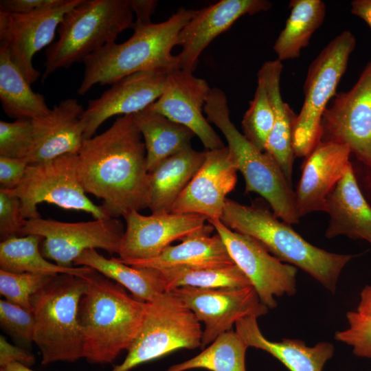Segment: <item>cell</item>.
I'll return each mask as SVG.
<instances>
[{
  "label": "cell",
  "instance_id": "4",
  "mask_svg": "<svg viewBox=\"0 0 371 371\" xmlns=\"http://www.w3.org/2000/svg\"><path fill=\"white\" fill-rule=\"evenodd\" d=\"M221 221L230 229L256 239L282 262L302 269L333 293L341 271L352 258L311 245L291 225L258 205L227 199Z\"/></svg>",
  "mask_w": 371,
  "mask_h": 371
},
{
  "label": "cell",
  "instance_id": "5",
  "mask_svg": "<svg viewBox=\"0 0 371 371\" xmlns=\"http://www.w3.org/2000/svg\"><path fill=\"white\" fill-rule=\"evenodd\" d=\"M130 0H81L64 16L58 38L45 49L42 80L60 69H67L133 28Z\"/></svg>",
  "mask_w": 371,
  "mask_h": 371
},
{
  "label": "cell",
  "instance_id": "39",
  "mask_svg": "<svg viewBox=\"0 0 371 371\" xmlns=\"http://www.w3.org/2000/svg\"><path fill=\"white\" fill-rule=\"evenodd\" d=\"M1 326L14 338L25 344L33 341L34 317L33 312L11 303L0 300Z\"/></svg>",
  "mask_w": 371,
  "mask_h": 371
},
{
  "label": "cell",
  "instance_id": "47",
  "mask_svg": "<svg viewBox=\"0 0 371 371\" xmlns=\"http://www.w3.org/2000/svg\"><path fill=\"white\" fill-rule=\"evenodd\" d=\"M0 371H34L20 363H12L3 367H1Z\"/></svg>",
  "mask_w": 371,
  "mask_h": 371
},
{
  "label": "cell",
  "instance_id": "46",
  "mask_svg": "<svg viewBox=\"0 0 371 371\" xmlns=\"http://www.w3.org/2000/svg\"><path fill=\"white\" fill-rule=\"evenodd\" d=\"M357 312L365 316H371V285H367L362 289Z\"/></svg>",
  "mask_w": 371,
  "mask_h": 371
},
{
  "label": "cell",
  "instance_id": "30",
  "mask_svg": "<svg viewBox=\"0 0 371 371\" xmlns=\"http://www.w3.org/2000/svg\"><path fill=\"white\" fill-rule=\"evenodd\" d=\"M0 100L5 113L16 120H34L48 115L43 95L34 92L8 50L0 46Z\"/></svg>",
  "mask_w": 371,
  "mask_h": 371
},
{
  "label": "cell",
  "instance_id": "21",
  "mask_svg": "<svg viewBox=\"0 0 371 371\" xmlns=\"http://www.w3.org/2000/svg\"><path fill=\"white\" fill-rule=\"evenodd\" d=\"M350 154L347 146L320 142L305 157L295 191L300 218L311 212H325L327 196L352 164Z\"/></svg>",
  "mask_w": 371,
  "mask_h": 371
},
{
  "label": "cell",
  "instance_id": "31",
  "mask_svg": "<svg viewBox=\"0 0 371 371\" xmlns=\"http://www.w3.org/2000/svg\"><path fill=\"white\" fill-rule=\"evenodd\" d=\"M42 240L43 238L38 235L28 234L1 241L0 269L13 273L48 276L67 273L81 277L93 270L85 266L65 267L49 262L41 251Z\"/></svg>",
  "mask_w": 371,
  "mask_h": 371
},
{
  "label": "cell",
  "instance_id": "12",
  "mask_svg": "<svg viewBox=\"0 0 371 371\" xmlns=\"http://www.w3.org/2000/svg\"><path fill=\"white\" fill-rule=\"evenodd\" d=\"M221 236L234 263L249 280L260 302L269 309L277 306L275 297L296 292L295 266L283 263L254 238L234 232L221 220H209Z\"/></svg>",
  "mask_w": 371,
  "mask_h": 371
},
{
  "label": "cell",
  "instance_id": "44",
  "mask_svg": "<svg viewBox=\"0 0 371 371\" xmlns=\"http://www.w3.org/2000/svg\"><path fill=\"white\" fill-rule=\"evenodd\" d=\"M130 3L136 16L134 25H139L152 23L151 16L155 12L157 1L130 0Z\"/></svg>",
  "mask_w": 371,
  "mask_h": 371
},
{
  "label": "cell",
  "instance_id": "15",
  "mask_svg": "<svg viewBox=\"0 0 371 371\" xmlns=\"http://www.w3.org/2000/svg\"><path fill=\"white\" fill-rule=\"evenodd\" d=\"M80 1L67 0L58 7L28 14L0 11V46L30 85L41 76L33 66L34 54L53 43L64 16Z\"/></svg>",
  "mask_w": 371,
  "mask_h": 371
},
{
  "label": "cell",
  "instance_id": "17",
  "mask_svg": "<svg viewBox=\"0 0 371 371\" xmlns=\"http://www.w3.org/2000/svg\"><path fill=\"white\" fill-rule=\"evenodd\" d=\"M210 90L204 79L177 68L168 74L161 94L148 108L190 129L207 150L220 149L224 143L203 114Z\"/></svg>",
  "mask_w": 371,
  "mask_h": 371
},
{
  "label": "cell",
  "instance_id": "37",
  "mask_svg": "<svg viewBox=\"0 0 371 371\" xmlns=\"http://www.w3.org/2000/svg\"><path fill=\"white\" fill-rule=\"evenodd\" d=\"M33 142L32 120L14 122L0 121V157L24 159L27 157Z\"/></svg>",
  "mask_w": 371,
  "mask_h": 371
},
{
  "label": "cell",
  "instance_id": "42",
  "mask_svg": "<svg viewBox=\"0 0 371 371\" xmlns=\"http://www.w3.org/2000/svg\"><path fill=\"white\" fill-rule=\"evenodd\" d=\"M67 0H1L0 11L28 14L58 7Z\"/></svg>",
  "mask_w": 371,
  "mask_h": 371
},
{
  "label": "cell",
  "instance_id": "20",
  "mask_svg": "<svg viewBox=\"0 0 371 371\" xmlns=\"http://www.w3.org/2000/svg\"><path fill=\"white\" fill-rule=\"evenodd\" d=\"M267 0H221L200 10L180 31L177 55L178 68L193 72L200 55L218 35L228 30L240 17L270 9Z\"/></svg>",
  "mask_w": 371,
  "mask_h": 371
},
{
  "label": "cell",
  "instance_id": "9",
  "mask_svg": "<svg viewBox=\"0 0 371 371\" xmlns=\"http://www.w3.org/2000/svg\"><path fill=\"white\" fill-rule=\"evenodd\" d=\"M356 45L354 34L344 30L328 43L311 63L304 85V100L294 128V151L306 157L321 142L322 120L345 73Z\"/></svg>",
  "mask_w": 371,
  "mask_h": 371
},
{
  "label": "cell",
  "instance_id": "22",
  "mask_svg": "<svg viewBox=\"0 0 371 371\" xmlns=\"http://www.w3.org/2000/svg\"><path fill=\"white\" fill-rule=\"evenodd\" d=\"M83 106L74 98L61 100L50 113L32 120L33 142L26 157L28 164L78 153L85 140L81 119Z\"/></svg>",
  "mask_w": 371,
  "mask_h": 371
},
{
  "label": "cell",
  "instance_id": "16",
  "mask_svg": "<svg viewBox=\"0 0 371 371\" xmlns=\"http://www.w3.org/2000/svg\"><path fill=\"white\" fill-rule=\"evenodd\" d=\"M126 228L118 251L119 258L146 260L159 256L170 244L204 230L207 218L192 214L152 213L137 211L124 216Z\"/></svg>",
  "mask_w": 371,
  "mask_h": 371
},
{
  "label": "cell",
  "instance_id": "14",
  "mask_svg": "<svg viewBox=\"0 0 371 371\" xmlns=\"http://www.w3.org/2000/svg\"><path fill=\"white\" fill-rule=\"evenodd\" d=\"M204 324L201 348L232 329L239 319L268 313L253 286L240 288L203 289L183 286L171 291Z\"/></svg>",
  "mask_w": 371,
  "mask_h": 371
},
{
  "label": "cell",
  "instance_id": "28",
  "mask_svg": "<svg viewBox=\"0 0 371 371\" xmlns=\"http://www.w3.org/2000/svg\"><path fill=\"white\" fill-rule=\"evenodd\" d=\"M133 120L143 138L149 173L165 159L190 147L195 135L186 126L148 107L134 114Z\"/></svg>",
  "mask_w": 371,
  "mask_h": 371
},
{
  "label": "cell",
  "instance_id": "10",
  "mask_svg": "<svg viewBox=\"0 0 371 371\" xmlns=\"http://www.w3.org/2000/svg\"><path fill=\"white\" fill-rule=\"evenodd\" d=\"M78 165V153H70L27 166L21 184L10 190L21 200L25 220L41 217L37 206L42 203L85 212L95 219L110 218L101 205H95L86 195Z\"/></svg>",
  "mask_w": 371,
  "mask_h": 371
},
{
  "label": "cell",
  "instance_id": "18",
  "mask_svg": "<svg viewBox=\"0 0 371 371\" xmlns=\"http://www.w3.org/2000/svg\"><path fill=\"white\" fill-rule=\"evenodd\" d=\"M170 71L153 69L128 75L112 84L100 97L89 100L81 115L85 139L94 136L110 117L134 115L151 105L161 94Z\"/></svg>",
  "mask_w": 371,
  "mask_h": 371
},
{
  "label": "cell",
  "instance_id": "7",
  "mask_svg": "<svg viewBox=\"0 0 371 371\" xmlns=\"http://www.w3.org/2000/svg\"><path fill=\"white\" fill-rule=\"evenodd\" d=\"M209 122L223 133L229 155L243 175L245 192L261 196L273 213L282 221L297 224L295 191L277 163L265 152L255 147L240 133L229 117L226 95L218 88L211 89L204 106Z\"/></svg>",
  "mask_w": 371,
  "mask_h": 371
},
{
  "label": "cell",
  "instance_id": "11",
  "mask_svg": "<svg viewBox=\"0 0 371 371\" xmlns=\"http://www.w3.org/2000/svg\"><path fill=\"white\" fill-rule=\"evenodd\" d=\"M124 230L116 218L67 223L39 217L26 220L21 236H41L43 256L60 266L71 267L87 249H101L117 254Z\"/></svg>",
  "mask_w": 371,
  "mask_h": 371
},
{
  "label": "cell",
  "instance_id": "29",
  "mask_svg": "<svg viewBox=\"0 0 371 371\" xmlns=\"http://www.w3.org/2000/svg\"><path fill=\"white\" fill-rule=\"evenodd\" d=\"M76 266H85L116 282L137 299L148 302L166 291L159 271L136 267L122 262L118 258H106L96 249L83 251L74 261Z\"/></svg>",
  "mask_w": 371,
  "mask_h": 371
},
{
  "label": "cell",
  "instance_id": "36",
  "mask_svg": "<svg viewBox=\"0 0 371 371\" xmlns=\"http://www.w3.org/2000/svg\"><path fill=\"white\" fill-rule=\"evenodd\" d=\"M53 276L13 273L0 269V293L5 300L33 312L32 296Z\"/></svg>",
  "mask_w": 371,
  "mask_h": 371
},
{
  "label": "cell",
  "instance_id": "8",
  "mask_svg": "<svg viewBox=\"0 0 371 371\" xmlns=\"http://www.w3.org/2000/svg\"><path fill=\"white\" fill-rule=\"evenodd\" d=\"M147 303L137 337L123 361L111 371H130L177 350L201 347L200 322L175 294L165 291Z\"/></svg>",
  "mask_w": 371,
  "mask_h": 371
},
{
  "label": "cell",
  "instance_id": "40",
  "mask_svg": "<svg viewBox=\"0 0 371 371\" xmlns=\"http://www.w3.org/2000/svg\"><path fill=\"white\" fill-rule=\"evenodd\" d=\"M25 223L19 198L10 190L0 189L1 240L13 236H21Z\"/></svg>",
  "mask_w": 371,
  "mask_h": 371
},
{
  "label": "cell",
  "instance_id": "41",
  "mask_svg": "<svg viewBox=\"0 0 371 371\" xmlns=\"http://www.w3.org/2000/svg\"><path fill=\"white\" fill-rule=\"evenodd\" d=\"M28 165L26 158L0 157V189H16L22 182Z\"/></svg>",
  "mask_w": 371,
  "mask_h": 371
},
{
  "label": "cell",
  "instance_id": "3",
  "mask_svg": "<svg viewBox=\"0 0 371 371\" xmlns=\"http://www.w3.org/2000/svg\"><path fill=\"white\" fill-rule=\"evenodd\" d=\"M196 10L181 8L166 21L134 25L132 36L122 43L105 45L83 61L84 74L78 89L85 95L94 85H112L128 75L153 69L172 71L178 68V35Z\"/></svg>",
  "mask_w": 371,
  "mask_h": 371
},
{
  "label": "cell",
  "instance_id": "25",
  "mask_svg": "<svg viewBox=\"0 0 371 371\" xmlns=\"http://www.w3.org/2000/svg\"><path fill=\"white\" fill-rule=\"evenodd\" d=\"M257 318L249 316L239 319L235 324V331L249 347L269 353L289 371H322L334 355L335 348L329 342L321 341L310 347L300 339L269 340L261 333Z\"/></svg>",
  "mask_w": 371,
  "mask_h": 371
},
{
  "label": "cell",
  "instance_id": "34",
  "mask_svg": "<svg viewBox=\"0 0 371 371\" xmlns=\"http://www.w3.org/2000/svg\"><path fill=\"white\" fill-rule=\"evenodd\" d=\"M159 271L166 291L183 286L220 289L251 285L248 278L236 264L216 267H177Z\"/></svg>",
  "mask_w": 371,
  "mask_h": 371
},
{
  "label": "cell",
  "instance_id": "43",
  "mask_svg": "<svg viewBox=\"0 0 371 371\" xmlns=\"http://www.w3.org/2000/svg\"><path fill=\"white\" fill-rule=\"evenodd\" d=\"M34 362L35 357L30 352L11 344L3 335H0V367L12 363L30 366Z\"/></svg>",
  "mask_w": 371,
  "mask_h": 371
},
{
  "label": "cell",
  "instance_id": "1",
  "mask_svg": "<svg viewBox=\"0 0 371 371\" xmlns=\"http://www.w3.org/2000/svg\"><path fill=\"white\" fill-rule=\"evenodd\" d=\"M78 170L87 193L103 201L111 218L148 208L150 173L133 115L120 116L103 133L85 139Z\"/></svg>",
  "mask_w": 371,
  "mask_h": 371
},
{
  "label": "cell",
  "instance_id": "24",
  "mask_svg": "<svg viewBox=\"0 0 371 371\" xmlns=\"http://www.w3.org/2000/svg\"><path fill=\"white\" fill-rule=\"evenodd\" d=\"M282 64L278 59L265 62L257 78L266 89L274 113V124L265 152L278 165L292 186L294 158V128L297 114L283 101L280 91Z\"/></svg>",
  "mask_w": 371,
  "mask_h": 371
},
{
  "label": "cell",
  "instance_id": "33",
  "mask_svg": "<svg viewBox=\"0 0 371 371\" xmlns=\"http://www.w3.org/2000/svg\"><path fill=\"white\" fill-rule=\"evenodd\" d=\"M247 344L232 329L219 335L196 356L174 364L166 371L205 369L210 371H246Z\"/></svg>",
  "mask_w": 371,
  "mask_h": 371
},
{
  "label": "cell",
  "instance_id": "38",
  "mask_svg": "<svg viewBox=\"0 0 371 371\" xmlns=\"http://www.w3.org/2000/svg\"><path fill=\"white\" fill-rule=\"evenodd\" d=\"M346 318L349 327L337 331L335 339L351 346L356 356L371 359V316H365L357 311H348Z\"/></svg>",
  "mask_w": 371,
  "mask_h": 371
},
{
  "label": "cell",
  "instance_id": "2",
  "mask_svg": "<svg viewBox=\"0 0 371 371\" xmlns=\"http://www.w3.org/2000/svg\"><path fill=\"white\" fill-rule=\"evenodd\" d=\"M78 307L85 356L91 363H111L137 337L148 303L130 295L116 282L93 270Z\"/></svg>",
  "mask_w": 371,
  "mask_h": 371
},
{
  "label": "cell",
  "instance_id": "26",
  "mask_svg": "<svg viewBox=\"0 0 371 371\" xmlns=\"http://www.w3.org/2000/svg\"><path fill=\"white\" fill-rule=\"evenodd\" d=\"M214 227L208 224L203 231L190 236L176 245H170L159 256L146 260L120 259L136 267L162 270L177 267H216L235 264L221 236H212Z\"/></svg>",
  "mask_w": 371,
  "mask_h": 371
},
{
  "label": "cell",
  "instance_id": "19",
  "mask_svg": "<svg viewBox=\"0 0 371 371\" xmlns=\"http://www.w3.org/2000/svg\"><path fill=\"white\" fill-rule=\"evenodd\" d=\"M237 168L227 146L207 150L204 161L174 203L171 212L221 220L227 196L237 182Z\"/></svg>",
  "mask_w": 371,
  "mask_h": 371
},
{
  "label": "cell",
  "instance_id": "6",
  "mask_svg": "<svg viewBox=\"0 0 371 371\" xmlns=\"http://www.w3.org/2000/svg\"><path fill=\"white\" fill-rule=\"evenodd\" d=\"M85 276H53L32 296L33 342L40 350L43 365L71 363L84 358L85 341L78 313L80 300L88 288Z\"/></svg>",
  "mask_w": 371,
  "mask_h": 371
},
{
  "label": "cell",
  "instance_id": "32",
  "mask_svg": "<svg viewBox=\"0 0 371 371\" xmlns=\"http://www.w3.org/2000/svg\"><path fill=\"white\" fill-rule=\"evenodd\" d=\"M289 7V16L273 46L281 62L299 58L326 15V5L321 0H292Z\"/></svg>",
  "mask_w": 371,
  "mask_h": 371
},
{
  "label": "cell",
  "instance_id": "23",
  "mask_svg": "<svg viewBox=\"0 0 371 371\" xmlns=\"http://www.w3.org/2000/svg\"><path fill=\"white\" fill-rule=\"evenodd\" d=\"M329 223L327 238L346 236L371 244V205L363 195L352 164L326 199Z\"/></svg>",
  "mask_w": 371,
  "mask_h": 371
},
{
  "label": "cell",
  "instance_id": "35",
  "mask_svg": "<svg viewBox=\"0 0 371 371\" xmlns=\"http://www.w3.org/2000/svg\"><path fill=\"white\" fill-rule=\"evenodd\" d=\"M273 124L271 104L262 81L258 78L254 98L242 120L243 135L255 147L265 152Z\"/></svg>",
  "mask_w": 371,
  "mask_h": 371
},
{
  "label": "cell",
  "instance_id": "13",
  "mask_svg": "<svg viewBox=\"0 0 371 371\" xmlns=\"http://www.w3.org/2000/svg\"><path fill=\"white\" fill-rule=\"evenodd\" d=\"M335 96L322 117L321 142L347 146L371 168V59L355 85Z\"/></svg>",
  "mask_w": 371,
  "mask_h": 371
},
{
  "label": "cell",
  "instance_id": "27",
  "mask_svg": "<svg viewBox=\"0 0 371 371\" xmlns=\"http://www.w3.org/2000/svg\"><path fill=\"white\" fill-rule=\"evenodd\" d=\"M205 157V151H197L190 146L165 159L150 172L148 208L152 213L171 212Z\"/></svg>",
  "mask_w": 371,
  "mask_h": 371
},
{
  "label": "cell",
  "instance_id": "45",
  "mask_svg": "<svg viewBox=\"0 0 371 371\" xmlns=\"http://www.w3.org/2000/svg\"><path fill=\"white\" fill-rule=\"evenodd\" d=\"M351 12L363 19L371 28V0H355L351 2Z\"/></svg>",
  "mask_w": 371,
  "mask_h": 371
}]
</instances>
